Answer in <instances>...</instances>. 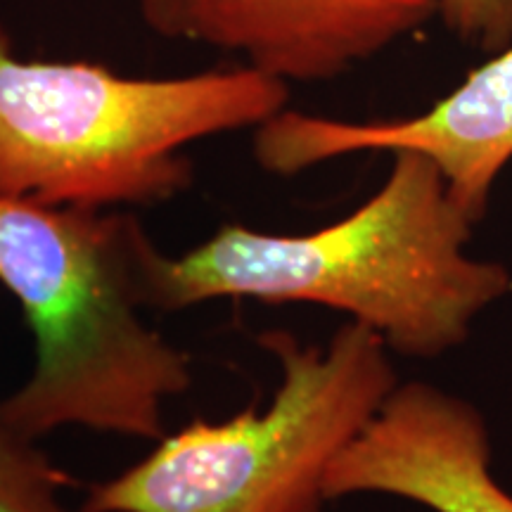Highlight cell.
Returning a JSON list of instances; mask_svg holds the SVG:
<instances>
[{
  "mask_svg": "<svg viewBox=\"0 0 512 512\" xmlns=\"http://www.w3.org/2000/svg\"><path fill=\"white\" fill-rule=\"evenodd\" d=\"M472 219L441 171L418 152H394L389 178L342 221L299 235L223 226L188 252L138 249L145 309L183 311L214 299L318 304L349 313L403 356L458 347L472 318L510 292L501 264L465 256Z\"/></svg>",
  "mask_w": 512,
  "mask_h": 512,
  "instance_id": "obj_1",
  "label": "cell"
},
{
  "mask_svg": "<svg viewBox=\"0 0 512 512\" xmlns=\"http://www.w3.org/2000/svg\"><path fill=\"white\" fill-rule=\"evenodd\" d=\"M145 230L112 209L48 207L0 195V287L34 337V368L0 399V420L41 441L83 427L164 437V406L188 392L190 356L145 320Z\"/></svg>",
  "mask_w": 512,
  "mask_h": 512,
  "instance_id": "obj_2",
  "label": "cell"
},
{
  "mask_svg": "<svg viewBox=\"0 0 512 512\" xmlns=\"http://www.w3.org/2000/svg\"><path fill=\"white\" fill-rule=\"evenodd\" d=\"M287 81L256 67L128 79L88 62L19 60L0 29V195L48 207L117 209L188 188L183 150L261 126Z\"/></svg>",
  "mask_w": 512,
  "mask_h": 512,
  "instance_id": "obj_3",
  "label": "cell"
},
{
  "mask_svg": "<svg viewBox=\"0 0 512 512\" xmlns=\"http://www.w3.org/2000/svg\"><path fill=\"white\" fill-rule=\"evenodd\" d=\"M259 344L280 366L266 406L164 434L136 465L95 484L81 512H323L332 460L399 384L389 347L356 320L328 347L283 330Z\"/></svg>",
  "mask_w": 512,
  "mask_h": 512,
  "instance_id": "obj_4",
  "label": "cell"
},
{
  "mask_svg": "<svg viewBox=\"0 0 512 512\" xmlns=\"http://www.w3.org/2000/svg\"><path fill=\"white\" fill-rule=\"evenodd\" d=\"M356 152H418L441 171L472 223L482 219L512 159V43L418 117L349 124L283 110L256 126V162L278 176Z\"/></svg>",
  "mask_w": 512,
  "mask_h": 512,
  "instance_id": "obj_5",
  "label": "cell"
},
{
  "mask_svg": "<svg viewBox=\"0 0 512 512\" xmlns=\"http://www.w3.org/2000/svg\"><path fill=\"white\" fill-rule=\"evenodd\" d=\"M155 34L247 57L283 81H325L439 15L437 0H140Z\"/></svg>",
  "mask_w": 512,
  "mask_h": 512,
  "instance_id": "obj_6",
  "label": "cell"
},
{
  "mask_svg": "<svg viewBox=\"0 0 512 512\" xmlns=\"http://www.w3.org/2000/svg\"><path fill=\"white\" fill-rule=\"evenodd\" d=\"M489 460V434L475 406L427 382L396 384L332 460L325 498L387 494L434 512H512Z\"/></svg>",
  "mask_w": 512,
  "mask_h": 512,
  "instance_id": "obj_7",
  "label": "cell"
},
{
  "mask_svg": "<svg viewBox=\"0 0 512 512\" xmlns=\"http://www.w3.org/2000/svg\"><path fill=\"white\" fill-rule=\"evenodd\" d=\"M74 484L36 441L0 420V512H72L64 494Z\"/></svg>",
  "mask_w": 512,
  "mask_h": 512,
  "instance_id": "obj_8",
  "label": "cell"
},
{
  "mask_svg": "<svg viewBox=\"0 0 512 512\" xmlns=\"http://www.w3.org/2000/svg\"><path fill=\"white\" fill-rule=\"evenodd\" d=\"M439 15L460 41L482 50L512 43V0H437Z\"/></svg>",
  "mask_w": 512,
  "mask_h": 512,
  "instance_id": "obj_9",
  "label": "cell"
}]
</instances>
